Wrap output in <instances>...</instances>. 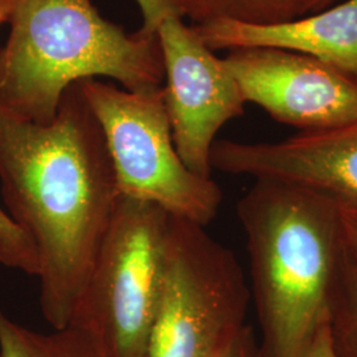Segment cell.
Segmentation results:
<instances>
[{
	"instance_id": "6da1fadb",
	"label": "cell",
	"mask_w": 357,
	"mask_h": 357,
	"mask_svg": "<svg viewBox=\"0 0 357 357\" xmlns=\"http://www.w3.org/2000/svg\"><path fill=\"white\" fill-rule=\"evenodd\" d=\"M0 190L38 257L40 307L69 326L121 197L101 125L79 81L40 125L0 105Z\"/></svg>"
},
{
	"instance_id": "7a4b0ae2",
	"label": "cell",
	"mask_w": 357,
	"mask_h": 357,
	"mask_svg": "<svg viewBox=\"0 0 357 357\" xmlns=\"http://www.w3.org/2000/svg\"><path fill=\"white\" fill-rule=\"evenodd\" d=\"M261 357H303L328 323L345 253L343 212L317 193L255 180L237 203Z\"/></svg>"
},
{
	"instance_id": "3957f363",
	"label": "cell",
	"mask_w": 357,
	"mask_h": 357,
	"mask_svg": "<svg viewBox=\"0 0 357 357\" xmlns=\"http://www.w3.org/2000/svg\"><path fill=\"white\" fill-rule=\"evenodd\" d=\"M11 33L0 50V105L47 125L65 90L113 78L131 93L160 89L165 64L156 33L106 20L91 0H13Z\"/></svg>"
},
{
	"instance_id": "277c9868",
	"label": "cell",
	"mask_w": 357,
	"mask_h": 357,
	"mask_svg": "<svg viewBox=\"0 0 357 357\" xmlns=\"http://www.w3.org/2000/svg\"><path fill=\"white\" fill-rule=\"evenodd\" d=\"M169 215L121 196L69 324L109 357H147L162 290Z\"/></svg>"
},
{
	"instance_id": "5b68a950",
	"label": "cell",
	"mask_w": 357,
	"mask_h": 357,
	"mask_svg": "<svg viewBox=\"0 0 357 357\" xmlns=\"http://www.w3.org/2000/svg\"><path fill=\"white\" fill-rule=\"evenodd\" d=\"M205 228L169 216L147 357H212L246 324L249 282L234 253Z\"/></svg>"
},
{
	"instance_id": "8992f818",
	"label": "cell",
	"mask_w": 357,
	"mask_h": 357,
	"mask_svg": "<svg viewBox=\"0 0 357 357\" xmlns=\"http://www.w3.org/2000/svg\"><path fill=\"white\" fill-rule=\"evenodd\" d=\"M79 85L102 128L119 195L206 227L218 213L222 192L212 178L193 174L180 159L163 86L131 93L96 78Z\"/></svg>"
},
{
	"instance_id": "52a82bcc",
	"label": "cell",
	"mask_w": 357,
	"mask_h": 357,
	"mask_svg": "<svg viewBox=\"0 0 357 357\" xmlns=\"http://www.w3.org/2000/svg\"><path fill=\"white\" fill-rule=\"evenodd\" d=\"M156 35L163 53L165 102L175 149L193 174L211 178L217 132L243 114V91L224 59L174 11L160 20Z\"/></svg>"
},
{
	"instance_id": "ba28073f",
	"label": "cell",
	"mask_w": 357,
	"mask_h": 357,
	"mask_svg": "<svg viewBox=\"0 0 357 357\" xmlns=\"http://www.w3.org/2000/svg\"><path fill=\"white\" fill-rule=\"evenodd\" d=\"M224 59L246 103L273 119L317 131L357 122V78L295 52L253 47L228 51Z\"/></svg>"
},
{
	"instance_id": "9c48e42d",
	"label": "cell",
	"mask_w": 357,
	"mask_h": 357,
	"mask_svg": "<svg viewBox=\"0 0 357 357\" xmlns=\"http://www.w3.org/2000/svg\"><path fill=\"white\" fill-rule=\"evenodd\" d=\"M212 169L295 185L357 217V122L280 142L216 141Z\"/></svg>"
},
{
	"instance_id": "30bf717a",
	"label": "cell",
	"mask_w": 357,
	"mask_h": 357,
	"mask_svg": "<svg viewBox=\"0 0 357 357\" xmlns=\"http://www.w3.org/2000/svg\"><path fill=\"white\" fill-rule=\"evenodd\" d=\"M212 51L266 47L306 54L357 78V0L274 24L192 26Z\"/></svg>"
},
{
	"instance_id": "8fae6325",
	"label": "cell",
	"mask_w": 357,
	"mask_h": 357,
	"mask_svg": "<svg viewBox=\"0 0 357 357\" xmlns=\"http://www.w3.org/2000/svg\"><path fill=\"white\" fill-rule=\"evenodd\" d=\"M169 8L193 26L217 22L274 24L310 13L311 0H167Z\"/></svg>"
},
{
	"instance_id": "7c38bea8",
	"label": "cell",
	"mask_w": 357,
	"mask_h": 357,
	"mask_svg": "<svg viewBox=\"0 0 357 357\" xmlns=\"http://www.w3.org/2000/svg\"><path fill=\"white\" fill-rule=\"evenodd\" d=\"M0 357H109L98 340L69 324L50 333L28 330L0 310Z\"/></svg>"
},
{
	"instance_id": "4fadbf2b",
	"label": "cell",
	"mask_w": 357,
	"mask_h": 357,
	"mask_svg": "<svg viewBox=\"0 0 357 357\" xmlns=\"http://www.w3.org/2000/svg\"><path fill=\"white\" fill-rule=\"evenodd\" d=\"M328 332L335 357H357V265L347 248L332 293Z\"/></svg>"
},
{
	"instance_id": "5bb4252c",
	"label": "cell",
	"mask_w": 357,
	"mask_h": 357,
	"mask_svg": "<svg viewBox=\"0 0 357 357\" xmlns=\"http://www.w3.org/2000/svg\"><path fill=\"white\" fill-rule=\"evenodd\" d=\"M0 264L38 275V257L33 245L3 206H0Z\"/></svg>"
},
{
	"instance_id": "9a60e30c",
	"label": "cell",
	"mask_w": 357,
	"mask_h": 357,
	"mask_svg": "<svg viewBox=\"0 0 357 357\" xmlns=\"http://www.w3.org/2000/svg\"><path fill=\"white\" fill-rule=\"evenodd\" d=\"M212 357H261L255 330L249 324H243Z\"/></svg>"
},
{
	"instance_id": "2e32d148",
	"label": "cell",
	"mask_w": 357,
	"mask_h": 357,
	"mask_svg": "<svg viewBox=\"0 0 357 357\" xmlns=\"http://www.w3.org/2000/svg\"><path fill=\"white\" fill-rule=\"evenodd\" d=\"M141 8L143 16V26L142 31L146 33H156V26L160 23V20L171 13L167 0H137Z\"/></svg>"
},
{
	"instance_id": "e0dca14e",
	"label": "cell",
	"mask_w": 357,
	"mask_h": 357,
	"mask_svg": "<svg viewBox=\"0 0 357 357\" xmlns=\"http://www.w3.org/2000/svg\"><path fill=\"white\" fill-rule=\"evenodd\" d=\"M303 357H335L332 351L328 323L320 328Z\"/></svg>"
},
{
	"instance_id": "ac0fdd59",
	"label": "cell",
	"mask_w": 357,
	"mask_h": 357,
	"mask_svg": "<svg viewBox=\"0 0 357 357\" xmlns=\"http://www.w3.org/2000/svg\"><path fill=\"white\" fill-rule=\"evenodd\" d=\"M343 234L347 252L357 265V217L343 213Z\"/></svg>"
},
{
	"instance_id": "d6986e66",
	"label": "cell",
	"mask_w": 357,
	"mask_h": 357,
	"mask_svg": "<svg viewBox=\"0 0 357 357\" xmlns=\"http://www.w3.org/2000/svg\"><path fill=\"white\" fill-rule=\"evenodd\" d=\"M13 8V0H0V24L8 23Z\"/></svg>"
},
{
	"instance_id": "ffe728a7",
	"label": "cell",
	"mask_w": 357,
	"mask_h": 357,
	"mask_svg": "<svg viewBox=\"0 0 357 357\" xmlns=\"http://www.w3.org/2000/svg\"><path fill=\"white\" fill-rule=\"evenodd\" d=\"M337 0H311V6H310V13H318L324 8H328L333 6Z\"/></svg>"
}]
</instances>
